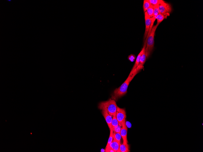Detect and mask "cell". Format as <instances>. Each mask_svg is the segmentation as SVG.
I'll use <instances>...</instances> for the list:
<instances>
[{
  "label": "cell",
  "instance_id": "d6986e66",
  "mask_svg": "<svg viewBox=\"0 0 203 152\" xmlns=\"http://www.w3.org/2000/svg\"><path fill=\"white\" fill-rule=\"evenodd\" d=\"M162 1V0H149L151 5L153 6L159 3Z\"/></svg>",
  "mask_w": 203,
  "mask_h": 152
},
{
  "label": "cell",
  "instance_id": "7a4b0ae2",
  "mask_svg": "<svg viewBox=\"0 0 203 152\" xmlns=\"http://www.w3.org/2000/svg\"><path fill=\"white\" fill-rule=\"evenodd\" d=\"M117 107L116 100L111 98L108 101L100 102L98 106L99 109L107 111L113 117L116 116Z\"/></svg>",
  "mask_w": 203,
  "mask_h": 152
},
{
  "label": "cell",
  "instance_id": "ba28073f",
  "mask_svg": "<svg viewBox=\"0 0 203 152\" xmlns=\"http://www.w3.org/2000/svg\"><path fill=\"white\" fill-rule=\"evenodd\" d=\"M102 114L108 124L110 130L112 129V122L113 117L110 115L107 111L105 110H102Z\"/></svg>",
  "mask_w": 203,
  "mask_h": 152
},
{
  "label": "cell",
  "instance_id": "4fadbf2b",
  "mask_svg": "<svg viewBox=\"0 0 203 152\" xmlns=\"http://www.w3.org/2000/svg\"><path fill=\"white\" fill-rule=\"evenodd\" d=\"M129 145L127 144H124L123 143L122 144H120V149L121 152H129L130 151L129 150Z\"/></svg>",
  "mask_w": 203,
  "mask_h": 152
},
{
  "label": "cell",
  "instance_id": "ffe728a7",
  "mask_svg": "<svg viewBox=\"0 0 203 152\" xmlns=\"http://www.w3.org/2000/svg\"><path fill=\"white\" fill-rule=\"evenodd\" d=\"M136 58L135 56L133 54H130L128 57V60L132 62H134L136 59Z\"/></svg>",
  "mask_w": 203,
  "mask_h": 152
},
{
  "label": "cell",
  "instance_id": "ac0fdd59",
  "mask_svg": "<svg viewBox=\"0 0 203 152\" xmlns=\"http://www.w3.org/2000/svg\"><path fill=\"white\" fill-rule=\"evenodd\" d=\"M113 131L112 129H111L110 130V135L108 141V143L107 145H106V147H107L112 142V141L113 140Z\"/></svg>",
  "mask_w": 203,
  "mask_h": 152
},
{
  "label": "cell",
  "instance_id": "277c9868",
  "mask_svg": "<svg viewBox=\"0 0 203 152\" xmlns=\"http://www.w3.org/2000/svg\"><path fill=\"white\" fill-rule=\"evenodd\" d=\"M116 117L118 121L119 125L121 127L126 125V113L124 109L121 108L118 106L116 113Z\"/></svg>",
  "mask_w": 203,
  "mask_h": 152
},
{
  "label": "cell",
  "instance_id": "5bb4252c",
  "mask_svg": "<svg viewBox=\"0 0 203 152\" xmlns=\"http://www.w3.org/2000/svg\"><path fill=\"white\" fill-rule=\"evenodd\" d=\"M122 138L120 133H116L113 132V139L114 140L120 143V141Z\"/></svg>",
  "mask_w": 203,
  "mask_h": 152
},
{
  "label": "cell",
  "instance_id": "7c38bea8",
  "mask_svg": "<svg viewBox=\"0 0 203 152\" xmlns=\"http://www.w3.org/2000/svg\"><path fill=\"white\" fill-rule=\"evenodd\" d=\"M169 15L170 13L163 15L159 13L156 18L157 21V23L160 24L165 19H166L167 17L169 16Z\"/></svg>",
  "mask_w": 203,
  "mask_h": 152
},
{
  "label": "cell",
  "instance_id": "6da1fadb",
  "mask_svg": "<svg viewBox=\"0 0 203 152\" xmlns=\"http://www.w3.org/2000/svg\"><path fill=\"white\" fill-rule=\"evenodd\" d=\"M136 74H130L128 77L120 86L116 88L112 95L111 99L115 100L123 97L127 93V90L129 85L136 75Z\"/></svg>",
  "mask_w": 203,
  "mask_h": 152
},
{
  "label": "cell",
  "instance_id": "30bf717a",
  "mask_svg": "<svg viewBox=\"0 0 203 152\" xmlns=\"http://www.w3.org/2000/svg\"><path fill=\"white\" fill-rule=\"evenodd\" d=\"M146 54L145 50L144 52L141 57L139 64L137 67L136 68V70L139 73L140 71L144 68V65L146 60Z\"/></svg>",
  "mask_w": 203,
  "mask_h": 152
},
{
  "label": "cell",
  "instance_id": "3957f363",
  "mask_svg": "<svg viewBox=\"0 0 203 152\" xmlns=\"http://www.w3.org/2000/svg\"><path fill=\"white\" fill-rule=\"evenodd\" d=\"M159 24L157 23L152 27L151 32L147 40L146 47L145 49L146 58L148 59L153 51L154 46V37L156 29Z\"/></svg>",
  "mask_w": 203,
  "mask_h": 152
},
{
  "label": "cell",
  "instance_id": "9a60e30c",
  "mask_svg": "<svg viewBox=\"0 0 203 152\" xmlns=\"http://www.w3.org/2000/svg\"><path fill=\"white\" fill-rule=\"evenodd\" d=\"M119 125L118 121L116 119V116H113L112 122L113 131L115 128L118 127Z\"/></svg>",
  "mask_w": 203,
  "mask_h": 152
},
{
  "label": "cell",
  "instance_id": "2e32d148",
  "mask_svg": "<svg viewBox=\"0 0 203 152\" xmlns=\"http://www.w3.org/2000/svg\"><path fill=\"white\" fill-rule=\"evenodd\" d=\"M151 5L149 0H144V1L143 8L145 13L147 11V9H148L151 6Z\"/></svg>",
  "mask_w": 203,
  "mask_h": 152
},
{
  "label": "cell",
  "instance_id": "52a82bcc",
  "mask_svg": "<svg viewBox=\"0 0 203 152\" xmlns=\"http://www.w3.org/2000/svg\"><path fill=\"white\" fill-rule=\"evenodd\" d=\"M148 37H147L146 38V39L145 40V42H144L143 48V49H142V50H141L140 52V53L139 54L138 56L137 57V58L136 59L135 63L134 66H133V67L132 68V70H134L135 68H136L138 66L139 63H140V59L141 57V56L142 55H143L144 52L145 50V49L146 48V45H147V40H148Z\"/></svg>",
  "mask_w": 203,
  "mask_h": 152
},
{
  "label": "cell",
  "instance_id": "9c48e42d",
  "mask_svg": "<svg viewBox=\"0 0 203 152\" xmlns=\"http://www.w3.org/2000/svg\"><path fill=\"white\" fill-rule=\"evenodd\" d=\"M128 128L126 125L121 127L120 129V133L122 138L124 144H127L128 141L127 140Z\"/></svg>",
  "mask_w": 203,
  "mask_h": 152
},
{
  "label": "cell",
  "instance_id": "5b68a950",
  "mask_svg": "<svg viewBox=\"0 0 203 152\" xmlns=\"http://www.w3.org/2000/svg\"><path fill=\"white\" fill-rule=\"evenodd\" d=\"M159 13L163 15L170 13L172 11L171 5L162 0L159 3Z\"/></svg>",
  "mask_w": 203,
  "mask_h": 152
},
{
  "label": "cell",
  "instance_id": "e0dca14e",
  "mask_svg": "<svg viewBox=\"0 0 203 152\" xmlns=\"http://www.w3.org/2000/svg\"><path fill=\"white\" fill-rule=\"evenodd\" d=\"M147 13L151 18H152L153 17L154 13L153 6L151 5L147 9L146 11Z\"/></svg>",
  "mask_w": 203,
  "mask_h": 152
},
{
  "label": "cell",
  "instance_id": "8fae6325",
  "mask_svg": "<svg viewBox=\"0 0 203 152\" xmlns=\"http://www.w3.org/2000/svg\"><path fill=\"white\" fill-rule=\"evenodd\" d=\"M120 143L118 142L113 140L112 142L107 147L114 150L115 152H121L120 149Z\"/></svg>",
  "mask_w": 203,
  "mask_h": 152
},
{
  "label": "cell",
  "instance_id": "8992f818",
  "mask_svg": "<svg viewBox=\"0 0 203 152\" xmlns=\"http://www.w3.org/2000/svg\"><path fill=\"white\" fill-rule=\"evenodd\" d=\"M145 30L144 35V42L146 38L149 31V30L151 23L152 19L151 18L146 11L145 13Z\"/></svg>",
  "mask_w": 203,
  "mask_h": 152
}]
</instances>
